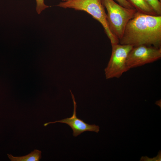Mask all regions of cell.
Here are the masks:
<instances>
[{"label":"cell","instance_id":"obj_11","mask_svg":"<svg viewBox=\"0 0 161 161\" xmlns=\"http://www.w3.org/2000/svg\"><path fill=\"white\" fill-rule=\"evenodd\" d=\"M120 5L127 8L134 9L127 0H115Z\"/></svg>","mask_w":161,"mask_h":161},{"label":"cell","instance_id":"obj_13","mask_svg":"<svg viewBox=\"0 0 161 161\" xmlns=\"http://www.w3.org/2000/svg\"><path fill=\"white\" fill-rule=\"evenodd\" d=\"M161 2V0H159Z\"/></svg>","mask_w":161,"mask_h":161},{"label":"cell","instance_id":"obj_8","mask_svg":"<svg viewBox=\"0 0 161 161\" xmlns=\"http://www.w3.org/2000/svg\"><path fill=\"white\" fill-rule=\"evenodd\" d=\"M41 151L35 149L24 156L14 157L12 154H8L7 156L11 161H39L41 158Z\"/></svg>","mask_w":161,"mask_h":161},{"label":"cell","instance_id":"obj_1","mask_svg":"<svg viewBox=\"0 0 161 161\" xmlns=\"http://www.w3.org/2000/svg\"><path fill=\"white\" fill-rule=\"evenodd\" d=\"M119 44L161 48V16L137 12L127 24Z\"/></svg>","mask_w":161,"mask_h":161},{"label":"cell","instance_id":"obj_4","mask_svg":"<svg viewBox=\"0 0 161 161\" xmlns=\"http://www.w3.org/2000/svg\"><path fill=\"white\" fill-rule=\"evenodd\" d=\"M111 45V55L104 69L107 79L119 78L123 73L129 70L126 65V59L129 52L133 47L131 45L120 44Z\"/></svg>","mask_w":161,"mask_h":161},{"label":"cell","instance_id":"obj_5","mask_svg":"<svg viewBox=\"0 0 161 161\" xmlns=\"http://www.w3.org/2000/svg\"><path fill=\"white\" fill-rule=\"evenodd\" d=\"M161 58V48L141 45L133 47L126 59V65L129 70L155 61Z\"/></svg>","mask_w":161,"mask_h":161},{"label":"cell","instance_id":"obj_2","mask_svg":"<svg viewBox=\"0 0 161 161\" xmlns=\"http://www.w3.org/2000/svg\"><path fill=\"white\" fill-rule=\"evenodd\" d=\"M57 6L86 12L98 21L104 28L111 44L119 43V40L111 32L107 20V15L101 0H71L61 2Z\"/></svg>","mask_w":161,"mask_h":161},{"label":"cell","instance_id":"obj_7","mask_svg":"<svg viewBox=\"0 0 161 161\" xmlns=\"http://www.w3.org/2000/svg\"><path fill=\"white\" fill-rule=\"evenodd\" d=\"M139 13L158 16L145 0H127Z\"/></svg>","mask_w":161,"mask_h":161},{"label":"cell","instance_id":"obj_3","mask_svg":"<svg viewBox=\"0 0 161 161\" xmlns=\"http://www.w3.org/2000/svg\"><path fill=\"white\" fill-rule=\"evenodd\" d=\"M107 11V20L112 34L119 40L123 36L127 24L137 12L135 9L125 7L114 0H101Z\"/></svg>","mask_w":161,"mask_h":161},{"label":"cell","instance_id":"obj_12","mask_svg":"<svg viewBox=\"0 0 161 161\" xmlns=\"http://www.w3.org/2000/svg\"><path fill=\"white\" fill-rule=\"evenodd\" d=\"M71 0H62V1L63 2H65V1H70Z\"/></svg>","mask_w":161,"mask_h":161},{"label":"cell","instance_id":"obj_10","mask_svg":"<svg viewBox=\"0 0 161 161\" xmlns=\"http://www.w3.org/2000/svg\"><path fill=\"white\" fill-rule=\"evenodd\" d=\"M35 1L36 4V10L38 14H40L43 11L49 7V6L45 4L44 0H35Z\"/></svg>","mask_w":161,"mask_h":161},{"label":"cell","instance_id":"obj_9","mask_svg":"<svg viewBox=\"0 0 161 161\" xmlns=\"http://www.w3.org/2000/svg\"><path fill=\"white\" fill-rule=\"evenodd\" d=\"M158 16H161V3L159 0H145Z\"/></svg>","mask_w":161,"mask_h":161},{"label":"cell","instance_id":"obj_6","mask_svg":"<svg viewBox=\"0 0 161 161\" xmlns=\"http://www.w3.org/2000/svg\"><path fill=\"white\" fill-rule=\"evenodd\" d=\"M73 103L74 109L72 116L59 120L50 122L44 123V126L48 124L61 123L68 125L72 129L73 134L77 137L82 133L86 131H94L98 133L99 131V127L95 124H89L85 122L83 120L77 117L76 116L77 103L75 101L74 95L70 90Z\"/></svg>","mask_w":161,"mask_h":161}]
</instances>
